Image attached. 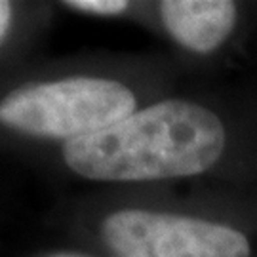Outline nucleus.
<instances>
[{
	"mask_svg": "<svg viewBox=\"0 0 257 257\" xmlns=\"http://www.w3.org/2000/svg\"><path fill=\"white\" fill-rule=\"evenodd\" d=\"M225 149L221 120L200 105L170 99L67 141L63 158L95 181H151L202 174Z\"/></svg>",
	"mask_w": 257,
	"mask_h": 257,
	"instance_id": "1",
	"label": "nucleus"
},
{
	"mask_svg": "<svg viewBox=\"0 0 257 257\" xmlns=\"http://www.w3.org/2000/svg\"><path fill=\"white\" fill-rule=\"evenodd\" d=\"M136 112L126 86L105 78H67L21 86L0 101V122L38 138L90 136Z\"/></svg>",
	"mask_w": 257,
	"mask_h": 257,
	"instance_id": "2",
	"label": "nucleus"
},
{
	"mask_svg": "<svg viewBox=\"0 0 257 257\" xmlns=\"http://www.w3.org/2000/svg\"><path fill=\"white\" fill-rule=\"evenodd\" d=\"M103 238L120 257H249L248 238L227 225L147 210L110 213Z\"/></svg>",
	"mask_w": 257,
	"mask_h": 257,
	"instance_id": "3",
	"label": "nucleus"
},
{
	"mask_svg": "<svg viewBox=\"0 0 257 257\" xmlns=\"http://www.w3.org/2000/svg\"><path fill=\"white\" fill-rule=\"evenodd\" d=\"M160 16L172 37L198 54L221 46L236 21V6L229 0H166Z\"/></svg>",
	"mask_w": 257,
	"mask_h": 257,
	"instance_id": "4",
	"label": "nucleus"
},
{
	"mask_svg": "<svg viewBox=\"0 0 257 257\" xmlns=\"http://www.w3.org/2000/svg\"><path fill=\"white\" fill-rule=\"evenodd\" d=\"M69 8L97 14V16H116L128 8V2L124 0H71L67 2Z\"/></svg>",
	"mask_w": 257,
	"mask_h": 257,
	"instance_id": "5",
	"label": "nucleus"
},
{
	"mask_svg": "<svg viewBox=\"0 0 257 257\" xmlns=\"http://www.w3.org/2000/svg\"><path fill=\"white\" fill-rule=\"evenodd\" d=\"M10 21H12V6L8 2H0V40L8 33Z\"/></svg>",
	"mask_w": 257,
	"mask_h": 257,
	"instance_id": "6",
	"label": "nucleus"
},
{
	"mask_svg": "<svg viewBox=\"0 0 257 257\" xmlns=\"http://www.w3.org/2000/svg\"><path fill=\"white\" fill-rule=\"evenodd\" d=\"M55 257H82V255H73V253H61V255H55Z\"/></svg>",
	"mask_w": 257,
	"mask_h": 257,
	"instance_id": "7",
	"label": "nucleus"
}]
</instances>
